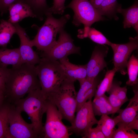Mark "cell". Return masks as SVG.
Returning a JSON list of instances; mask_svg holds the SVG:
<instances>
[{"label":"cell","instance_id":"d590c367","mask_svg":"<svg viewBox=\"0 0 138 138\" xmlns=\"http://www.w3.org/2000/svg\"><path fill=\"white\" fill-rule=\"evenodd\" d=\"M100 97L103 101L109 114H112L114 115L115 113L114 110L108 100V97L105 94Z\"/></svg>","mask_w":138,"mask_h":138},{"label":"cell","instance_id":"2e32d148","mask_svg":"<svg viewBox=\"0 0 138 138\" xmlns=\"http://www.w3.org/2000/svg\"><path fill=\"white\" fill-rule=\"evenodd\" d=\"M134 96L131 98L128 105L124 109L119 110V115L116 117L119 122L127 124L138 115V90L137 85L133 88Z\"/></svg>","mask_w":138,"mask_h":138},{"label":"cell","instance_id":"4fadbf2b","mask_svg":"<svg viewBox=\"0 0 138 138\" xmlns=\"http://www.w3.org/2000/svg\"><path fill=\"white\" fill-rule=\"evenodd\" d=\"M16 29V33L20 41L19 48L22 64L27 63L34 65L38 64L41 58L33 50L25 29L18 24H13Z\"/></svg>","mask_w":138,"mask_h":138},{"label":"cell","instance_id":"30bf717a","mask_svg":"<svg viewBox=\"0 0 138 138\" xmlns=\"http://www.w3.org/2000/svg\"><path fill=\"white\" fill-rule=\"evenodd\" d=\"M92 102L91 99L88 100L76 112L72 124L68 127L69 131L82 137L88 129L97 124L98 120L94 113Z\"/></svg>","mask_w":138,"mask_h":138},{"label":"cell","instance_id":"277c9868","mask_svg":"<svg viewBox=\"0 0 138 138\" xmlns=\"http://www.w3.org/2000/svg\"><path fill=\"white\" fill-rule=\"evenodd\" d=\"M46 17L43 25L39 28L34 38L30 41L32 47H36L42 52L47 51L55 44L57 34L64 29L70 18V15L67 14L56 19L51 13L49 14Z\"/></svg>","mask_w":138,"mask_h":138},{"label":"cell","instance_id":"e0dca14e","mask_svg":"<svg viewBox=\"0 0 138 138\" xmlns=\"http://www.w3.org/2000/svg\"><path fill=\"white\" fill-rule=\"evenodd\" d=\"M118 13L121 14L124 17L123 23L125 28L133 27L137 33L138 32V5L136 1L131 7L126 9L120 7Z\"/></svg>","mask_w":138,"mask_h":138},{"label":"cell","instance_id":"f35d334b","mask_svg":"<svg viewBox=\"0 0 138 138\" xmlns=\"http://www.w3.org/2000/svg\"><path fill=\"white\" fill-rule=\"evenodd\" d=\"M5 99L4 92L3 91L0 89V105L4 102Z\"/></svg>","mask_w":138,"mask_h":138},{"label":"cell","instance_id":"d4e9b609","mask_svg":"<svg viewBox=\"0 0 138 138\" xmlns=\"http://www.w3.org/2000/svg\"><path fill=\"white\" fill-rule=\"evenodd\" d=\"M116 72L114 68L107 71L104 78L97 86L94 98L102 96L109 90L112 85L113 77Z\"/></svg>","mask_w":138,"mask_h":138},{"label":"cell","instance_id":"ba28073f","mask_svg":"<svg viewBox=\"0 0 138 138\" xmlns=\"http://www.w3.org/2000/svg\"><path fill=\"white\" fill-rule=\"evenodd\" d=\"M59 33V38L55 43L49 50L42 52V57L58 61L72 54H80V48L74 45L73 40L64 29Z\"/></svg>","mask_w":138,"mask_h":138},{"label":"cell","instance_id":"d6986e66","mask_svg":"<svg viewBox=\"0 0 138 138\" xmlns=\"http://www.w3.org/2000/svg\"><path fill=\"white\" fill-rule=\"evenodd\" d=\"M121 7V5L118 4L117 0H104L96 9L101 16H105L117 20L119 18L117 14Z\"/></svg>","mask_w":138,"mask_h":138},{"label":"cell","instance_id":"d6a6232c","mask_svg":"<svg viewBox=\"0 0 138 138\" xmlns=\"http://www.w3.org/2000/svg\"><path fill=\"white\" fill-rule=\"evenodd\" d=\"M10 69L6 67H0V89L4 93L6 81L9 75Z\"/></svg>","mask_w":138,"mask_h":138},{"label":"cell","instance_id":"ffe728a7","mask_svg":"<svg viewBox=\"0 0 138 138\" xmlns=\"http://www.w3.org/2000/svg\"><path fill=\"white\" fill-rule=\"evenodd\" d=\"M119 121L116 117L112 118L108 115L101 117L97 124V126L101 130L105 138H112L114 128Z\"/></svg>","mask_w":138,"mask_h":138},{"label":"cell","instance_id":"9a60e30c","mask_svg":"<svg viewBox=\"0 0 138 138\" xmlns=\"http://www.w3.org/2000/svg\"><path fill=\"white\" fill-rule=\"evenodd\" d=\"M65 72L66 78L79 83L87 77L86 65H78L70 62L67 57L59 61Z\"/></svg>","mask_w":138,"mask_h":138},{"label":"cell","instance_id":"74e56055","mask_svg":"<svg viewBox=\"0 0 138 138\" xmlns=\"http://www.w3.org/2000/svg\"><path fill=\"white\" fill-rule=\"evenodd\" d=\"M104 0H89V1L96 8H97Z\"/></svg>","mask_w":138,"mask_h":138},{"label":"cell","instance_id":"6da1fadb","mask_svg":"<svg viewBox=\"0 0 138 138\" xmlns=\"http://www.w3.org/2000/svg\"><path fill=\"white\" fill-rule=\"evenodd\" d=\"M39 88L41 87L35 66L24 63L12 67L5 83V100L13 104Z\"/></svg>","mask_w":138,"mask_h":138},{"label":"cell","instance_id":"7a4b0ae2","mask_svg":"<svg viewBox=\"0 0 138 138\" xmlns=\"http://www.w3.org/2000/svg\"><path fill=\"white\" fill-rule=\"evenodd\" d=\"M36 67L41 92L47 99L59 89L66 78L65 72L58 61L44 57Z\"/></svg>","mask_w":138,"mask_h":138},{"label":"cell","instance_id":"e575fe53","mask_svg":"<svg viewBox=\"0 0 138 138\" xmlns=\"http://www.w3.org/2000/svg\"><path fill=\"white\" fill-rule=\"evenodd\" d=\"M18 0H0V12L1 15L6 13L9 7Z\"/></svg>","mask_w":138,"mask_h":138},{"label":"cell","instance_id":"5b68a950","mask_svg":"<svg viewBox=\"0 0 138 138\" xmlns=\"http://www.w3.org/2000/svg\"><path fill=\"white\" fill-rule=\"evenodd\" d=\"M75 82L66 78L59 89L47 99L55 106L63 119L68 121L71 124L74 119L77 107V92L74 86Z\"/></svg>","mask_w":138,"mask_h":138},{"label":"cell","instance_id":"44dd1931","mask_svg":"<svg viewBox=\"0 0 138 138\" xmlns=\"http://www.w3.org/2000/svg\"><path fill=\"white\" fill-rule=\"evenodd\" d=\"M16 33V28L13 24L8 21L1 20L0 23V47H6L12 36Z\"/></svg>","mask_w":138,"mask_h":138},{"label":"cell","instance_id":"603a6c76","mask_svg":"<svg viewBox=\"0 0 138 138\" xmlns=\"http://www.w3.org/2000/svg\"><path fill=\"white\" fill-rule=\"evenodd\" d=\"M24 0L31 7L37 18L40 20H43L44 16L51 13L46 0Z\"/></svg>","mask_w":138,"mask_h":138},{"label":"cell","instance_id":"cb8c5ba5","mask_svg":"<svg viewBox=\"0 0 138 138\" xmlns=\"http://www.w3.org/2000/svg\"><path fill=\"white\" fill-rule=\"evenodd\" d=\"M127 68L129 79L126 84L129 86H135L137 84L138 74V59L134 54L128 60Z\"/></svg>","mask_w":138,"mask_h":138},{"label":"cell","instance_id":"836d02e7","mask_svg":"<svg viewBox=\"0 0 138 138\" xmlns=\"http://www.w3.org/2000/svg\"><path fill=\"white\" fill-rule=\"evenodd\" d=\"M121 84L120 83H118L117 87L116 93L119 99L124 104L129 100L126 96L127 89L126 86L121 87L120 86Z\"/></svg>","mask_w":138,"mask_h":138},{"label":"cell","instance_id":"52a82bcc","mask_svg":"<svg viewBox=\"0 0 138 138\" xmlns=\"http://www.w3.org/2000/svg\"><path fill=\"white\" fill-rule=\"evenodd\" d=\"M45 113L46 118L43 128V138H69L71 134L68 127L62 122L61 114L55 106L48 100Z\"/></svg>","mask_w":138,"mask_h":138},{"label":"cell","instance_id":"4316f807","mask_svg":"<svg viewBox=\"0 0 138 138\" xmlns=\"http://www.w3.org/2000/svg\"><path fill=\"white\" fill-rule=\"evenodd\" d=\"M118 128L114 130L112 138H138V135L134 130L129 128L126 124L119 122Z\"/></svg>","mask_w":138,"mask_h":138},{"label":"cell","instance_id":"9c48e42d","mask_svg":"<svg viewBox=\"0 0 138 138\" xmlns=\"http://www.w3.org/2000/svg\"><path fill=\"white\" fill-rule=\"evenodd\" d=\"M22 112L11 104L9 115V126L6 138H37L31 123L26 122Z\"/></svg>","mask_w":138,"mask_h":138},{"label":"cell","instance_id":"8fae6325","mask_svg":"<svg viewBox=\"0 0 138 138\" xmlns=\"http://www.w3.org/2000/svg\"><path fill=\"white\" fill-rule=\"evenodd\" d=\"M129 42L125 44H118L111 42L109 46L113 50L114 68L123 75L127 73L126 70L129 59L132 52L138 48V35L130 37Z\"/></svg>","mask_w":138,"mask_h":138},{"label":"cell","instance_id":"83f0119b","mask_svg":"<svg viewBox=\"0 0 138 138\" xmlns=\"http://www.w3.org/2000/svg\"><path fill=\"white\" fill-rule=\"evenodd\" d=\"M98 81L96 77L94 79H90L86 78L79 83L80 88L77 92L76 100L77 107L76 112L79 108L80 103L84 94Z\"/></svg>","mask_w":138,"mask_h":138},{"label":"cell","instance_id":"5bb4252c","mask_svg":"<svg viewBox=\"0 0 138 138\" xmlns=\"http://www.w3.org/2000/svg\"><path fill=\"white\" fill-rule=\"evenodd\" d=\"M8 21L12 24L18 23L28 17L37 18L30 6L24 0H18L9 8Z\"/></svg>","mask_w":138,"mask_h":138},{"label":"cell","instance_id":"f546056e","mask_svg":"<svg viewBox=\"0 0 138 138\" xmlns=\"http://www.w3.org/2000/svg\"><path fill=\"white\" fill-rule=\"evenodd\" d=\"M92 108L95 116L109 115L100 97L94 98L92 102Z\"/></svg>","mask_w":138,"mask_h":138},{"label":"cell","instance_id":"ac0fdd59","mask_svg":"<svg viewBox=\"0 0 138 138\" xmlns=\"http://www.w3.org/2000/svg\"><path fill=\"white\" fill-rule=\"evenodd\" d=\"M22 64L19 48L0 49V67H7L11 65L16 67Z\"/></svg>","mask_w":138,"mask_h":138},{"label":"cell","instance_id":"484cf974","mask_svg":"<svg viewBox=\"0 0 138 138\" xmlns=\"http://www.w3.org/2000/svg\"><path fill=\"white\" fill-rule=\"evenodd\" d=\"M80 39L88 38L93 42L98 44L109 45L111 42L109 41L100 32L95 28L90 27L87 32L81 35H78Z\"/></svg>","mask_w":138,"mask_h":138},{"label":"cell","instance_id":"8992f818","mask_svg":"<svg viewBox=\"0 0 138 138\" xmlns=\"http://www.w3.org/2000/svg\"><path fill=\"white\" fill-rule=\"evenodd\" d=\"M65 8L73 10L74 14L72 23L76 27L83 24L84 31H87L94 23L106 19L88 0H72Z\"/></svg>","mask_w":138,"mask_h":138},{"label":"cell","instance_id":"1f68e13d","mask_svg":"<svg viewBox=\"0 0 138 138\" xmlns=\"http://www.w3.org/2000/svg\"><path fill=\"white\" fill-rule=\"evenodd\" d=\"M82 137L83 138H105L101 130L97 126L89 128Z\"/></svg>","mask_w":138,"mask_h":138},{"label":"cell","instance_id":"4dcf8cb0","mask_svg":"<svg viewBox=\"0 0 138 138\" xmlns=\"http://www.w3.org/2000/svg\"><path fill=\"white\" fill-rule=\"evenodd\" d=\"M65 0H53V5L49 7V11L52 14L62 15L65 9Z\"/></svg>","mask_w":138,"mask_h":138},{"label":"cell","instance_id":"7c38bea8","mask_svg":"<svg viewBox=\"0 0 138 138\" xmlns=\"http://www.w3.org/2000/svg\"><path fill=\"white\" fill-rule=\"evenodd\" d=\"M108 50L109 48L106 45L98 44L95 46L89 61L86 64V79H95L98 74L107 67L105 58Z\"/></svg>","mask_w":138,"mask_h":138},{"label":"cell","instance_id":"7402d4cb","mask_svg":"<svg viewBox=\"0 0 138 138\" xmlns=\"http://www.w3.org/2000/svg\"><path fill=\"white\" fill-rule=\"evenodd\" d=\"M11 105L5 100L0 105V138H6L9 126Z\"/></svg>","mask_w":138,"mask_h":138},{"label":"cell","instance_id":"f1b7e54d","mask_svg":"<svg viewBox=\"0 0 138 138\" xmlns=\"http://www.w3.org/2000/svg\"><path fill=\"white\" fill-rule=\"evenodd\" d=\"M118 83H113L109 90L107 92L109 95L108 100L113 108L115 113L120 109L123 103L119 99L116 93L117 87Z\"/></svg>","mask_w":138,"mask_h":138},{"label":"cell","instance_id":"3957f363","mask_svg":"<svg viewBox=\"0 0 138 138\" xmlns=\"http://www.w3.org/2000/svg\"><path fill=\"white\" fill-rule=\"evenodd\" d=\"M47 100L43 95L41 88L34 90L13 104L22 112H26L30 118L37 138H43L42 117L45 113Z\"/></svg>","mask_w":138,"mask_h":138},{"label":"cell","instance_id":"8d00e7d4","mask_svg":"<svg viewBox=\"0 0 138 138\" xmlns=\"http://www.w3.org/2000/svg\"><path fill=\"white\" fill-rule=\"evenodd\" d=\"M127 127L132 130H138V115L131 121L126 124Z\"/></svg>","mask_w":138,"mask_h":138}]
</instances>
